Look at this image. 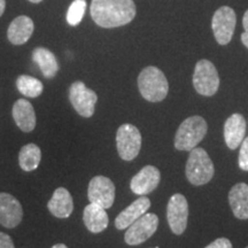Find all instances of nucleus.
<instances>
[{
  "instance_id": "20e7f679",
  "label": "nucleus",
  "mask_w": 248,
  "mask_h": 248,
  "mask_svg": "<svg viewBox=\"0 0 248 248\" xmlns=\"http://www.w3.org/2000/svg\"><path fill=\"white\" fill-rule=\"evenodd\" d=\"M186 177L194 186L207 184L214 176V164L208 153L203 148H193L190 151L186 163Z\"/></svg>"
},
{
  "instance_id": "412c9836",
  "label": "nucleus",
  "mask_w": 248,
  "mask_h": 248,
  "mask_svg": "<svg viewBox=\"0 0 248 248\" xmlns=\"http://www.w3.org/2000/svg\"><path fill=\"white\" fill-rule=\"evenodd\" d=\"M33 61L38 64L46 78H53L59 70V63L55 55L45 47H37L32 52Z\"/></svg>"
},
{
  "instance_id": "7c9ffc66",
  "label": "nucleus",
  "mask_w": 248,
  "mask_h": 248,
  "mask_svg": "<svg viewBox=\"0 0 248 248\" xmlns=\"http://www.w3.org/2000/svg\"><path fill=\"white\" fill-rule=\"evenodd\" d=\"M30 2H32V4H39L40 1H43V0H29Z\"/></svg>"
},
{
  "instance_id": "7ed1b4c3",
  "label": "nucleus",
  "mask_w": 248,
  "mask_h": 248,
  "mask_svg": "<svg viewBox=\"0 0 248 248\" xmlns=\"http://www.w3.org/2000/svg\"><path fill=\"white\" fill-rule=\"evenodd\" d=\"M208 125L201 116H191L182 122L175 136V147L178 151H192L206 136Z\"/></svg>"
},
{
  "instance_id": "c756f323",
  "label": "nucleus",
  "mask_w": 248,
  "mask_h": 248,
  "mask_svg": "<svg viewBox=\"0 0 248 248\" xmlns=\"http://www.w3.org/2000/svg\"><path fill=\"white\" fill-rule=\"evenodd\" d=\"M52 248H68V247L64 244H57V245H54Z\"/></svg>"
},
{
  "instance_id": "2eb2a0df",
  "label": "nucleus",
  "mask_w": 248,
  "mask_h": 248,
  "mask_svg": "<svg viewBox=\"0 0 248 248\" xmlns=\"http://www.w3.org/2000/svg\"><path fill=\"white\" fill-rule=\"evenodd\" d=\"M246 120L240 114H233L224 124V139L230 150H235L245 139Z\"/></svg>"
},
{
  "instance_id": "c85d7f7f",
  "label": "nucleus",
  "mask_w": 248,
  "mask_h": 248,
  "mask_svg": "<svg viewBox=\"0 0 248 248\" xmlns=\"http://www.w3.org/2000/svg\"><path fill=\"white\" fill-rule=\"evenodd\" d=\"M6 8V0H0V16L4 14Z\"/></svg>"
},
{
  "instance_id": "a878e982",
  "label": "nucleus",
  "mask_w": 248,
  "mask_h": 248,
  "mask_svg": "<svg viewBox=\"0 0 248 248\" xmlns=\"http://www.w3.org/2000/svg\"><path fill=\"white\" fill-rule=\"evenodd\" d=\"M204 248H232L231 241L226 238H218Z\"/></svg>"
},
{
  "instance_id": "9d476101",
  "label": "nucleus",
  "mask_w": 248,
  "mask_h": 248,
  "mask_svg": "<svg viewBox=\"0 0 248 248\" xmlns=\"http://www.w3.org/2000/svg\"><path fill=\"white\" fill-rule=\"evenodd\" d=\"M88 198L90 202L108 209L115 201V185L108 177L95 176L89 183Z\"/></svg>"
},
{
  "instance_id": "393cba45",
  "label": "nucleus",
  "mask_w": 248,
  "mask_h": 248,
  "mask_svg": "<svg viewBox=\"0 0 248 248\" xmlns=\"http://www.w3.org/2000/svg\"><path fill=\"white\" fill-rule=\"evenodd\" d=\"M238 163H239V168L243 169L244 171H248V137L245 138L240 144Z\"/></svg>"
},
{
  "instance_id": "9b49d317",
  "label": "nucleus",
  "mask_w": 248,
  "mask_h": 248,
  "mask_svg": "<svg viewBox=\"0 0 248 248\" xmlns=\"http://www.w3.org/2000/svg\"><path fill=\"white\" fill-rule=\"evenodd\" d=\"M167 218L170 229L175 234H182L186 230L188 219V203L183 194H173L167 207Z\"/></svg>"
},
{
  "instance_id": "1a4fd4ad",
  "label": "nucleus",
  "mask_w": 248,
  "mask_h": 248,
  "mask_svg": "<svg viewBox=\"0 0 248 248\" xmlns=\"http://www.w3.org/2000/svg\"><path fill=\"white\" fill-rule=\"evenodd\" d=\"M235 23H237V16L231 7L223 6L215 12L212 21V28L219 45H226L231 42Z\"/></svg>"
},
{
  "instance_id": "2f4dec72",
  "label": "nucleus",
  "mask_w": 248,
  "mask_h": 248,
  "mask_svg": "<svg viewBox=\"0 0 248 248\" xmlns=\"http://www.w3.org/2000/svg\"><path fill=\"white\" fill-rule=\"evenodd\" d=\"M155 248H159V247H155Z\"/></svg>"
},
{
  "instance_id": "f3484780",
  "label": "nucleus",
  "mask_w": 248,
  "mask_h": 248,
  "mask_svg": "<svg viewBox=\"0 0 248 248\" xmlns=\"http://www.w3.org/2000/svg\"><path fill=\"white\" fill-rule=\"evenodd\" d=\"M47 208L52 215L58 218H67L74 210L73 197L69 191L64 187H59L54 191L51 200L48 201Z\"/></svg>"
},
{
  "instance_id": "dca6fc26",
  "label": "nucleus",
  "mask_w": 248,
  "mask_h": 248,
  "mask_svg": "<svg viewBox=\"0 0 248 248\" xmlns=\"http://www.w3.org/2000/svg\"><path fill=\"white\" fill-rule=\"evenodd\" d=\"M35 24L29 16L21 15L12 21L7 30L8 40L13 45H23L30 39Z\"/></svg>"
},
{
  "instance_id": "6ab92c4d",
  "label": "nucleus",
  "mask_w": 248,
  "mask_h": 248,
  "mask_svg": "<svg viewBox=\"0 0 248 248\" xmlns=\"http://www.w3.org/2000/svg\"><path fill=\"white\" fill-rule=\"evenodd\" d=\"M83 221L90 232L100 233L107 229L109 218H108L106 209L98 204L90 202L83 212Z\"/></svg>"
},
{
  "instance_id": "aec40b11",
  "label": "nucleus",
  "mask_w": 248,
  "mask_h": 248,
  "mask_svg": "<svg viewBox=\"0 0 248 248\" xmlns=\"http://www.w3.org/2000/svg\"><path fill=\"white\" fill-rule=\"evenodd\" d=\"M229 202L234 216L239 219L248 218V185L238 183L229 192Z\"/></svg>"
},
{
  "instance_id": "4be33fe9",
  "label": "nucleus",
  "mask_w": 248,
  "mask_h": 248,
  "mask_svg": "<svg viewBox=\"0 0 248 248\" xmlns=\"http://www.w3.org/2000/svg\"><path fill=\"white\" fill-rule=\"evenodd\" d=\"M42 160V151L36 144H28L21 148L18 164L24 171H32L38 168Z\"/></svg>"
},
{
  "instance_id": "f03ea898",
  "label": "nucleus",
  "mask_w": 248,
  "mask_h": 248,
  "mask_svg": "<svg viewBox=\"0 0 248 248\" xmlns=\"http://www.w3.org/2000/svg\"><path fill=\"white\" fill-rule=\"evenodd\" d=\"M138 89L142 98L150 102H160L167 97L169 84L159 68L150 66L141 70L138 76Z\"/></svg>"
},
{
  "instance_id": "ddd939ff",
  "label": "nucleus",
  "mask_w": 248,
  "mask_h": 248,
  "mask_svg": "<svg viewBox=\"0 0 248 248\" xmlns=\"http://www.w3.org/2000/svg\"><path fill=\"white\" fill-rule=\"evenodd\" d=\"M161 179L159 169L153 166L144 167L130 182V188L135 194L146 195L157 187Z\"/></svg>"
},
{
  "instance_id": "5701e85b",
  "label": "nucleus",
  "mask_w": 248,
  "mask_h": 248,
  "mask_svg": "<svg viewBox=\"0 0 248 248\" xmlns=\"http://www.w3.org/2000/svg\"><path fill=\"white\" fill-rule=\"evenodd\" d=\"M16 88L21 94L28 98H37L44 91V85L39 79L29 75H21L16 80Z\"/></svg>"
},
{
  "instance_id": "f257e3e1",
  "label": "nucleus",
  "mask_w": 248,
  "mask_h": 248,
  "mask_svg": "<svg viewBox=\"0 0 248 248\" xmlns=\"http://www.w3.org/2000/svg\"><path fill=\"white\" fill-rule=\"evenodd\" d=\"M90 13L97 26L110 29L131 22L137 9L133 0H92Z\"/></svg>"
},
{
  "instance_id": "f8f14e48",
  "label": "nucleus",
  "mask_w": 248,
  "mask_h": 248,
  "mask_svg": "<svg viewBox=\"0 0 248 248\" xmlns=\"http://www.w3.org/2000/svg\"><path fill=\"white\" fill-rule=\"evenodd\" d=\"M23 209L20 201L9 193H0V224L14 229L22 222Z\"/></svg>"
},
{
  "instance_id": "cd10ccee",
  "label": "nucleus",
  "mask_w": 248,
  "mask_h": 248,
  "mask_svg": "<svg viewBox=\"0 0 248 248\" xmlns=\"http://www.w3.org/2000/svg\"><path fill=\"white\" fill-rule=\"evenodd\" d=\"M243 26H244L245 31H244L243 35H241V42H243V44L248 48V9L244 15Z\"/></svg>"
},
{
  "instance_id": "bb28decb",
  "label": "nucleus",
  "mask_w": 248,
  "mask_h": 248,
  "mask_svg": "<svg viewBox=\"0 0 248 248\" xmlns=\"http://www.w3.org/2000/svg\"><path fill=\"white\" fill-rule=\"evenodd\" d=\"M0 248H15L12 238L4 232H0Z\"/></svg>"
},
{
  "instance_id": "6e6552de",
  "label": "nucleus",
  "mask_w": 248,
  "mask_h": 248,
  "mask_svg": "<svg viewBox=\"0 0 248 248\" xmlns=\"http://www.w3.org/2000/svg\"><path fill=\"white\" fill-rule=\"evenodd\" d=\"M69 100L75 110L83 117H91L98 101L97 93L88 89L83 82H74L69 89Z\"/></svg>"
},
{
  "instance_id": "a211bd4d",
  "label": "nucleus",
  "mask_w": 248,
  "mask_h": 248,
  "mask_svg": "<svg viewBox=\"0 0 248 248\" xmlns=\"http://www.w3.org/2000/svg\"><path fill=\"white\" fill-rule=\"evenodd\" d=\"M13 119L23 132H31L36 128V113L32 105L26 99H18L13 106Z\"/></svg>"
},
{
  "instance_id": "39448f33",
  "label": "nucleus",
  "mask_w": 248,
  "mask_h": 248,
  "mask_svg": "<svg viewBox=\"0 0 248 248\" xmlns=\"http://www.w3.org/2000/svg\"><path fill=\"white\" fill-rule=\"evenodd\" d=\"M116 147L122 160L136 159L141 148L140 131L132 124H122L116 132Z\"/></svg>"
},
{
  "instance_id": "b1692460",
  "label": "nucleus",
  "mask_w": 248,
  "mask_h": 248,
  "mask_svg": "<svg viewBox=\"0 0 248 248\" xmlns=\"http://www.w3.org/2000/svg\"><path fill=\"white\" fill-rule=\"evenodd\" d=\"M86 6V0H74L67 12V22L69 26H78L85 14Z\"/></svg>"
},
{
  "instance_id": "423d86ee",
  "label": "nucleus",
  "mask_w": 248,
  "mask_h": 248,
  "mask_svg": "<svg viewBox=\"0 0 248 248\" xmlns=\"http://www.w3.org/2000/svg\"><path fill=\"white\" fill-rule=\"evenodd\" d=\"M195 91L201 95L212 97L219 88V76L216 68L208 60H200L197 63L193 74Z\"/></svg>"
},
{
  "instance_id": "473e14b6",
  "label": "nucleus",
  "mask_w": 248,
  "mask_h": 248,
  "mask_svg": "<svg viewBox=\"0 0 248 248\" xmlns=\"http://www.w3.org/2000/svg\"><path fill=\"white\" fill-rule=\"evenodd\" d=\"M246 248H248V246H247V247H246Z\"/></svg>"
},
{
  "instance_id": "0eeeda50",
  "label": "nucleus",
  "mask_w": 248,
  "mask_h": 248,
  "mask_svg": "<svg viewBox=\"0 0 248 248\" xmlns=\"http://www.w3.org/2000/svg\"><path fill=\"white\" fill-rule=\"evenodd\" d=\"M159 226V217L153 213H146L128 228L124 240L128 245L136 246L146 241L153 235Z\"/></svg>"
},
{
  "instance_id": "4468645a",
  "label": "nucleus",
  "mask_w": 248,
  "mask_h": 248,
  "mask_svg": "<svg viewBox=\"0 0 248 248\" xmlns=\"http://www.w3.org/2000/svg\"><path fill=\"white\" fill-rule=\"evenodd\" d=\"M151 207V200L145 195H140L137 200H135L126 207L123 212H121L115 218V226L119 230L128 229L133 222L137 221L139 217L147 213Z\"/></svg>"
}]
</instances>
